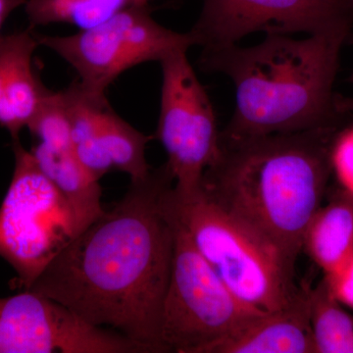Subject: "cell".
<instances>
[{
	"instance_id": "7402d4cb",
	"label": "cell",
	"mask_w": 353,
	"mask_h": 353,
	"mask_svg": "<svg viewBox=\"0 0 353 353\" xmlns=\"http://www.w3.org/2000/svg\"><path fill=\"white\" fill-rule=\"evenodd\" d=\"M348 82L353 83V73L350 75V79H348Z\"/></svg>"
},
{
	"instance_id": "3957f363",
	"label": "cell",
	"mask_w": 353,
	"mask_h": 353,
	"mask_svg": "<svg viewBox=\"0 0 353 353\" xmlns=\"http://www.w3.org/2000/svg\"><path fill=\"white\" fill-rule=\"evenodd\" d=\"M341 130L220 138L219 155L204 173L201 189L296 261L333 175V148Z\"/></svg>"
},
{
	"instance_id": "6da1fadb",
	"label": "cell",
	"mask_w": 353,
	"mask_h": 353,
	"mask_svg": "<svg viewBox=\"0 0 353 353\" xmlns=\"http://www.w3.org/2000/svg\"><path fill=\"white\" fill-rule=\"evenodd\" d=\"M174 185L166 164L131 182L110 210L85 228L31 289L92 326L166 353L161 316L174 256V229L162 204Z\"/></svg>"
},
{
	"instance_id": "7c38bea8",
	"label": "cell",
	"mask_w": 353,
	"mask_h": 353,
	"mask_svg": "<svg viewBox=\"0 0 353 353\" xmlns=\"http://www.w3.org/2000/svg\"><path fill=\"white\" fill-rule=\"evenodd\" d=\"M39 46L32 28L0 38V126L12 139H19L50 92L32 64Z\"/></svg>"
},
{
	"instance_id": "ffe728a7",
	"label": "cell",
	"mask_w": 353,
	"mask_h": 353,
	"mask_svg": "<svg viewBox=\"0 0 353 353\" xmlns=\"http://www.w3.org/2000/svg\"><path fill=\"white\" fill-rule=\"evenodd\" d=\"M28 0H0V38H1V29L4 23L8 19L11 13L21 6H25Z\"/></svg>"
},
{
	"instance_id": "d6986e66",
	"label": "cell",
	"mask_w": 353,
	"mask_h": 353,
	"mask_svg": "<svg viewBox=\"0 0 353 353\" xmlns=\"http://www.w3.org/2000/svg\"><path fill=\"white\" fill-rule=\"evenodd\" d=\"M333 296L343 305L353 309V260L333 277H324Z\"/></svg>"
},
{
	"instance_id": "ba28073f",
	"label": "cell",
	"mask_w": 353,
	"mask_h": 353,
	"mask_svg": "<svg viewBox=\"0 0 353 353\" xmlns=\"http://www.w3.org/2000/svg\"><path fill=\"white\" fill-rule=\"evenodd\" d=\"M162 85L160 115L154 138L167 154L174 189L190 194L220 152V134L212 102L188 58L172 53L159 62Z\"/></svg>"
},
{
	"instance_id": "52a82bcc",
	"label": "cell",
	"mask_w": 353,
	"mask_h": 353,
	"mask_svg": "<svg viewBox=\"0 0 353 353\" xmlns=\"http://www.w3.org/2000/svg\"><path fill=\"white\" fill-rule=\"evenodd\" d=\"M36 36L39 46L75 70L77 81L87 92L97 95H105L128 70L194 46L190 32L172 31L153 19L150 6L129 7L68 36Z\"/></svg>"
},
{
	"instance_id": "8992f818",
	"label": "cell",
	"mask_w": 353,
	"mask_h": 353,
	"mask_svg": "<svg viewBox=\"0 0 353 353\" xmlns=\"http://www.w3.org/2000/svg\"><path fill=\"white\" fill-rule=\"evenodd\" d=\"M167 214L174 229V256L162 309V345L167 352L205 353L250 320L267 313L257 312L239 301L197 252L185 230Z\"/></svg>"
},
{
	"instance_id": "ac0fdd59",
	"label": "cell",
	"mask_w": 353,
	"mask_h": 353,
	"mask_svg": "<svg viewBox=\"0 0 353 353\" xmlns=\"http://www.w3.org/2000/svg\"><path fill=\"white\" fill-rule=\"evenodd\" d=\"M332 160L341 187L353 196V126L345 128L339 134Z\"/></svg>"
},
{
	"instance_id": "7a4b0ae2",
	"label": "cell",
	"mask_w": 353,
	"mask_h": 353,
	"mask_svg": "<svg viewBox=\"0 0 353 353\" xmlns=\"http://www.w3.org/2000/svg\"><path fill=\"white\" fill-rule=\"evenodd\" d=\"M352 34L294 39L267 34L262 43L202 50L199 68L226 75L234 88V110L223 139L341 128L347 114L336 106L334 82L341 51Z\"/></svg>"
},
{
	"instance_id": "4fadbf2b",
	"label": "cell",
	"mask_w": 353,
	"mask_h": 353,
	"mask_svg": "<svg viewBox=\"0 0 353 353\" xmlns=\"http://www.w3.org/2000/svg\"><path fill=\"white\" fill-rule=\"evenodd\" d=\"M309 285L289 307L257 316L205 353H315Z\"/></svg>"
},
{
	"instance_id": "30bf717a",
	"label": "cell",
	"mask_w": 353,
	"mask_h": 353,
	"mask_svg": "<svg viewBox=\"0 0 353 353\" xmlns=\"http://www.w3.org/2000/svg\"><path fill=\"white\" fill-rule=\"evenodd\" d=\"M0 353H150L32 290L0 299Z\"/></svg>"
},
{
	"instance_id": "9c48e42d",
	"label": "cell",
	"mask_w": 353,
	"mask_h": 353,
	"mask_svg": "<svg viewBox=\"0 0 353 353\" xmlns=\"http://www.w3.org/2000/svg\"><path fill=\"white\" fill-rule=\"evenodd\" d=\"M353 31V0H204L190 32L202 50L255 32L308 36Z\"/></svg>"
},
{
	"instance_id": "9a60e30c",
	"label": "cell",
	"mask_w": 353,
	"mask_h": 353,
	"mask_svg": "<svg viewBox=\"0 0 353 353\" xmlns=\"http://www.w3.org/2000/svg\"><path fill=\"white\" fill-rule=\"evenodd\" d=\"M303 250L333 277L353 260V196L343 188L318 209L304 234Z\"/></svg>"
},
{
	"instance_id": "277c9868",
	"label": "cell",
	"mask_w": 353,
	"mask_h": 353,
	"mask_svg": "<svg viewBox=\"0 0 353 353\" xmlns=\"http://www.w3.org/2000/svg\"><path fill=\"white\" fill-rule=\"evenodd\" d=\"M162 203L197 252L239 301L260 313L289 307L301 294L296 260L245 221L211 201L201 188L183 194L167 188Z\"/></svg>"
},
{
	"instance_id": "8fae6325",
	"label": "cell",
	"mask_w": 353,
	"mask_h": 353,
	"mask_svg": "<svg viewBox=\"0 0 353 353\" xmlns=\"http://www.w3.org/2000/svg\"><path fill=\"white\" fill-rule=\"evenodd\" d=\"M68 117L77 157L97 180L113 170L126 173L131 182L143 180L152 171L146 146L154 139L120 117L105 95L87 92L74 81L60 90Z\"/></svg>"
},
{
	"instance_id": "5bb4252c",
	"label": "cell",
	"mask_w": 353,
	"mask_h": 353,
	"mask_svg": "<svg viewBox=\"0 0 353 353\" xmlns=\"http://www.w3.org/2000/svg\"><path fill=\"white\" fill-rule=\"evenodd\" d=\"M44 175L69 202L77 221L78 234L103 214L99 180L77 157L73 143L39 141L31 150Z\"/></svg>"
},
{
	"instance_id": "2e32d148",
	"label": "cell",
	"mask_w": 353,
	"mask_h": 353,
	"mask_svg": "<svg viewBox=\"0 0 353 353\" xmlns=\"http://www.w3.org/2000/svg\"><path fill=\"white\" fill-rule=\"evenodd\" d=\"M154 0H28L25 10L31 28L69 24L79 30L104 22L134 6H150Z\"/></svg>"
},
{
	"instance_id": "5b68a950",
	"label": "cell",
	"mask_w": 353,
	"mask_h": 353,
	"mask_svg": "<svg viewBox=\"0 0 353 353\" xmlns=\"http://www.w3.org/2000/svg\"><path fill=\"white\" fill-rule=\"evenodd\" d=\"M15 168L0 206V256L17 273L12 289H31L78 234L75 213L39 168L31 152L12 139Z\"/></svg>"
},
{
	"instance_id": "e0dca14e",
	"label": "cell",
	"mask_w": 353,
	"mask_h": 353,
	"mask_svg": "<svg viewBox=\"0 0 353 353\" xmlns=\"http://www.w3.org/2000/svg\"><path fill=\"white\" fill-rule=\"evenodd\" d=\"M308 294L315 353H353V316L333 296L326 280L309 285Z\"/></svg>"
},
{
	"instance_id": "44dd1931",
	"label": "cell",
	"mask_w": 353,
	"mask_h": 353,
	"mask_svg": "<svg viewBox=\"0 0 353 353\" xmlns=\"http://www.w3.org/2000/svg\"><path fill=\"white\" fill-rule=\"evenodd\" d=\"M336 106L343 114H353V97H343L336 94Z\"/></svg>"
}]
</instances>
